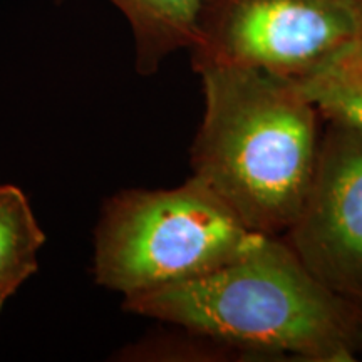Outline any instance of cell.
I'll list each match as a JSON object with an SVG mask.
<instances>
[{
    "label": "cell",
    "instance_id": "obj_1",
    "mask_svg": "<svg viewBox=\"0 0 362 362\" xmlns=\"http://www.w3.org/2000/svg\"><path fill=\"white\" fill-rule=\"evenodd\" d=\"M123 309L211 337L247 356L351 362L362 314L320 282L282 237H260L228 264L124 297Z\"/></svg>",
    "mask_w": 362,
    "mask_h": 362
},
{
    "label": "cell",
    "instance_id": "obj_2",
    "mask_svg": "<svg viewBox=\"0 0 362 362\" xmlns=\"http://www.w3.org/2000/svg\"><path fill=\"white\" fill-rule=\"evenodd\" d=\"M205 110L192 176L252 232L282 237L314 181L324 117L296 81L240 67H205Z\"/></svg>",
    "mask_w": 362,
    "mask_h": 362
},
{
    "label": "cell",
    "instance_id": "obj_3",
    "mask_svg": "<svg viewBox=\"0 0 362 362\" xmlns=\"http://www.w3.org/2000/svg\"><path fill=\"white\" fill-rule=\"evenodd\" d=\"M264 235L193 176L163 189H126L103 206L94 233V279L136 296L228 264Z\"/></svg>",
    "mask_w": 362,
    "mask_h": 362
},
{
    "label": "cell",
    "instance_id": "obj_4",
    "mask_svg": "<svg viewBox=\"0 0 362 362\" xmlns=\"http://www.w3.org/2000/svg\"><path fill=\"white\" fill-rule=\"evenodd\" d=\"M361 29V0H202L188 51L194 72L240 67L300 83L337 61Z\"/></svg>",
    "mask_w": 362,
    "mask_h": 362
},
{
    "label": "cell",
    "instance_id": "obj_5",
    "mask_svg": "<svg viewBox=\"0 0 362 362\" xmlns=\"http://www.w3.org/2000/svg\"><path fill=\"white\" fill-rule=\"evenodd\" d=\"M312 275L362 314V131L324 119L304 206L282 235Z\"/></svg>",
    "mask_w": 362,
    "mask_h": 362
},
{
    "label": "cell",
    "instance_id": "obj_6",
    "mask_svg": "<svg viewBox=\"0 0 362 362\" xmlns=\"http://www.w3.org/2000/svg\"><path fill=\"white\" fill-rule=\"evenodd\" d=\"M61 2V0H57ZM128 19L134 37L136 71L151 76L180 49H189L202 0H110Z\"/></svg>",
    "mask_w": 362,
    "mask_h": 362
},
{
    "label": "cell",
    "instance_id": "obj_7",
    "mask_svg": "<svg viewBox=\"0 0 362 362\" xmlns=\"http://www.w3.org/2000/svg\"><path fill=\"white\" fill-rule=\"evenodd\" d=\"M44 242L25 193L13 185H0V305L37 272Z\"/></svg>",
    "mask_w": 362,
    "mask_h": 362
},
{
    "label": "cell",
    "instance_id": "obj_8",
    "mask_svg": "<svg viewBox=\"0 0 362 362\" xmlns=\"http://www.w3.org/2000/svg\"><path fill=\"white\" fill-rule=\"evenodd\" d=\"M183 330V334L155 339L131 347V359L148 361H230L248 357L245 352L202 334Z\"/></svg>",
    "mask_w": 362,
    "mask_h": 362
},
{
    "label": "cell",
    "instance_id": "obj_9",
    "mask_svg": "<svg viewBox=\"0 0 362 362\" xmlns=\"http://www.w3.org/2000/svg\"><path fill=\"white\" fill-rule=\"evenodd\" d=\"M297 84L315 103L325 121H336L362 131V83L302 81Z\"/></svg>",
    "mask_w": 362,
    "mask_h": 362
},
{
    "label": "cell",
    "instance_id": "obj_10",
    "mask_svg": "<svg viewBox=\"0 0 362 362\" xmlns=\"http://www.w3.org/2000/svg\"><path fill=\"white\" fill-rule=\"evenodd\" d=\"M362 2V0H361ZM305 81H324V83L351 84L362 83V29L356 42L342 54L337 61ZM302 83V81H300Z\"/></svg>",
    "mask_w": 362,
    "mask_h": 362
},
{
    "label": "cell",
    "instance_id": "obj_11",
    "mask_svg": "<svg viewBox=\"0 0 362 362\" xmlns=\"http://www.w3.org/2000/svg\"><path fill=\"white\" fill-rule=\"evenodd\" d=\"M2 307H4V305H0V312H2Z\"/></svg>",
    "mask_w": 362,
    "mask_h": 362
}]
</instances>
